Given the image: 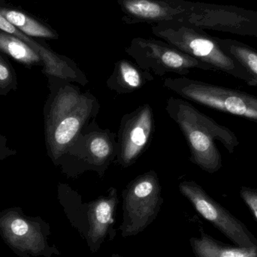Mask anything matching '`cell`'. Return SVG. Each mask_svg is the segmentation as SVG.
<instances>
[{
    "mask_svg": "<svg viewBox=\"0 0 257 257\" xmlns=\"http://www.w3.org/2000/svg\"><path fill=\"white\" fill-rule=\"evenodd\" d=\"M178 188L204 218L213 223L237 245L257 247L243 225L213 199L199 184L193 181H183Z\"/></svg>",
    "mask_w": 257,
    "mask_h": 257,
    "instance_id": "10",
    "label": "cell"
},
{
    "mask_svg": "<svg viewBox=\"0 0 257 257\" xmlns=\"http://www.w3.org/2000/svg\"><path fill=\"white\" fill-rule=\"evenodd\" d=\"M216 39L223 51L247 72L250 79L249 86L257 87V50L235 39Z\"/></svg>",
    "mask_w": 257,
    "mask_h": 257,
    "instance_id": "15",
    "label": "cell"
},
{
    "mask_svg": "<svg viewBox=\"0 0 257 257\" xmlns=\"http://www.w3.org/2000/svg\"><path fill=\"white\" fill-rule=\"evenodd\" d=\"M99 108L96 96L90 92H84L78 106L45 131L48 155L56 166L83 130L95 120Z\"/></svg>",
    "mask_w": 257,
    "mask_h": 257,
    "instance_id": "9",
    "label": "cell"
},
{
    "mask_svg": "<svg viewBox=\"0 0 257 257\" xmlns=\"http://www.w3.org/2000/svg\"><path fill=\"white\" fill-rule=\"evenodd\" d=\"M123 237L133 236L142 232L157 217L163 198L158 175L154 170L145 172L128 183L122 193Z\"/></svg>",
    "mask_w": 257,
    "mask_h": 257,
    "instance_id": "5",
    "label": "cell"
},
{
    "mask_svg": "<svg viewBox=\"0 0 257 257\" xmlns=\"http://www.w3.org/2000/svg\"><path fill=\"white\" fill-rule=\"evenodd\" d=\"M17 87L15 69L0 52V94L6 95Z\"/></svg>",
    "mask_w": 257,
    "mask_h": 257,
    "instance_id": "18",
    "label": "cell"
},
{
    "mask_svg": "<svg viewBox=\"0 0 257 257\" xmlns=\"http://www.w3.org/2000/svg\"><path fill=\"white\" fill-rule=\"evenodd\" d=\"M111 257H122V256H120V255H118V254H113V256Z\"/></svg>",
    "mask_w": 257,
    "mask_h": 257,
    "instance_id": "21",
    "label": "cell"
},
{
    "mask_svg": "<svg viewBox=\"0 0 257 257\" xmlns=\"http://www.w3.org/2000/svg\"><path fill=\"white\" fill-rule=\"evenodd\" d=\"M10 230L12 234L16 237L26 236L30 233V226L25 220L21 217H15L9 223Z\"/></svg>",
    "mask_w": 257,
    "mask_h": 257,
    "instance_id": "20",
    "label": "cell"
},
{
    "mask_svg": "<svg viewBox=\"0 0 257 257\" xmlns=\"http://www.w3.org/2000/svg\"><path fill=\"white\" fill-rule=\"evenodd\" d=\"M0 15L18 30L33 38L58 39L57 32L49 24L14 6L8 0H0Z\"/></svg>",
    "mask_w": 257,
    "mask_h": 257,
    "instance_id": "14",
    "label": "cell"
},
{
    "mask_svg": "<svg viewBox=\"0 0 257 257\" xmlns=\"http://www.w3.org/2000/svg\"><path fill=\"white\" fill-rule=\"evenodd\" d=\"M187 24L202 30L257 37V12L236 6L194 3Z\"/></svg>",
    "mask_w": 257,
    "mask_h": 257,
    "instance_id": "8",
    "label": "cell"
},
{
    "mask_svg": "<svg viewBox=\"0 0 257 257\" xmlns=\"http://www.w3.org/2000/svg\"><path fill=\"white\" fill-rule=\"evenodd\" d=\"M117 134L102 128L95 120L75 139L60 160L63 172L71 178L93 171L101 178L117 157Z\"/></svg>",
    "mask_w": 257,
    "mask_h": 257,
    "instance_id": "3",
    "label": "cell"
},
{
    "mask_svg": "<svg viewBox=\"0 0 257 257\" xmlns=\"http://www.w3.org/2000/svg\"><path fill=\"white\" fill-rule=\"evenodd\" d=\"M125 52L143 70L163 77L169 73L184 77L192 69L214 71L208 65L179 51L164 41L135 38Z\"/></svg>",
    "mask_w": 257,
    "mask_h": 257,
    "instance_id": "6",
    "label": "cell"
},
{
    "mask_svg": "<svg viewBox=\"0 0 257 257\" xmlns=\"http://www.w3.org/2000/svg\"><path fill=\"white\" fill-rule=\"evenodd\" d=\"M163 85L187 100L257 122V97L253 95L186 77L166 78Z\"/></svg>",
    "mask_w": 257,
    "mask_h": 257,
    "instance_id": "4",
    "label": "cell"
},
{
    "mask_svg": "<svg viewBox=\"0 0 257 257\" xmlns=\"http://www.w3.org/2000/svg\"><path fill=\"white\" fill-rule=\"evenodd\" d=\"M0 30L10 33L24 41L40 56L43 72L49 78H64L72 72L73 60L53 51L43 41H38L18 30L0 15Z\"/></svg>",
    "mask_w": 257,
    "mask_h": 257,
    "instance_id": "12",
    "label": "cell"
},
{
    "mask_svg": "<svg viewBox=\"0 0 257 257\" xmlns=\"http://www.w3.org/2000/svg\"><path fill=\"white\" fill-rule=\"evenodd\" d=\"M166 111L187 141L190 162L207 173H216L223 166L215 141L220 142L229 154L239 145V140L230 128L219 124L184 99L169 98Z\"/></svg>",
    "mask_w": 257,
    "mask_h": 257,
    "instance_id": "1",
    "label": "cell"
},
{
    "mask_svg": "<svg viewBox=\"0 0 257 257\" xmlns=\"http://www.w3.org/2000/svg\"><path fill=\"white\" fill-rule=\"evenodd\" d=\"M197 257H257V247H231L222 245L208 235L190 240Z\"/></svg>",
    "mask_w": 257,
    "mask_h": 257,
    "instance_id": "16",
    "label": "cell"
},
{
    "mask_svg": "<svg viewBox=\"0 0 257 257\" xmlns=\"http://www.w3.org/2000/svg\"><path fill=\"white\" fill-rule=\"evenodd\" d=\"M155 131L154 112L144 104L122 117L117 134L115 163L120 167L133 166L148 149Z\"/></svg>",
    "mask_w": 257,
    "mask_h": 257,
    "instance_id": "7",
    "label": "cell"
},
{
    "mask_svg": "<svg viewBox=\"0 0 257 257\" xmlns=\"http://www.w3.org/2000/svg\"><path fill=\"white\" fill-rule=\"evenodd\" d=\"M153 33L164 42L193 58L250 84V77L242 67L229 57L217 39L187 23L171 21L153 24Z\"/></svg>",
    "mask_w": 257,
    "mask_h": 257,
    "instance_id": "2",
    "label": "cell"
},
{
    "mask_svg": "<svg viewBox=\"0 0 257 257\" xmlns=\"http://www.w3.org/2000/svg\"><path fill=\"white\" fill-rule=\"evenodd\" d=\"M0 52L29 68L34 66H43L42 58L36 51L24 41L1 30Z\"/></svg>",
    "mask_w": 257,
    "mask_h": 257,
    "instance_id": "17",
    "label": "cell"
},
{
    "mask_svg": "<svg viewBox=\"0 0 257 257\" xmlns=\"http://www.w3.org/2000/svg\"><path fill=\"white\" fill-rule=\"evenodd\" d=\"M154 80L151 72L141 69L136 63L123 59L114 63V70L107 80L106 85L118 94H127L137 91Z\"/></svg>",
    "mask_w": 257,
    "mask_h": 257,
    "instance_id": "13",
    "label": "cell"
},
{
    "mask_svg": "<svg viewBox=\"0 0 257 257\" xmlns=\"http://www.w3.org/2000/svg\"><path fill=\"white\" fill-rule=\"evenodd\" d=\"M240 196L257 219V189L241 187Z\"/></svg>",
    "mask_w": 257,
    "mask_h": 257,
    "instance_id": "19",
    "label": "cell"
},
{
    "mask_svg": "<svg viewBox=\"0 0 257 257\" xmlns=\"http://www.w3.org/2000/svg\"><path fill=\"white\" fill-rule=\"evenodd\" d=\"M118 201L117 190L111 187L106 194L87 204V241L92 251L99 248L110 226L114 223V214Z\"/></svg>",
    "mask_w": 257,
    "mask_h": 257,
    "instance_id": "11",
    "label": "cell"
}]
</instances>
